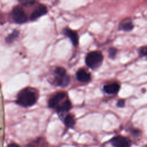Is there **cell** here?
<instances>
[{"label": "cell", "instance_id": "cell-15", "mask_svg": "<svg viewBox=\"0 0 147 147\" xmlns=\"http://www.w3.org/2000/svg\"><path fill=\"white\" fill-rule=\"evenodd\" d=\"M117 52V50L116 48L114 47L110 48L109 49V56L111 59H114L116 56Z\"/></svg>", "mask_w": 147, "mask_h": 147}, {"label": "cell", "instance_id": "cell-6", "mask_svg": "<svg viewBox=\"0 0 147 147\" xmlns=\"http://www.w3.org/2000/svg\"><path fill=\"white\" fill-rule=\"evenodd\" d=\"M111 142L114 147H130V146L129 139L121 136L114 137Z\"/></svg>", "mask_w": 147, "mask_h": 147}, {"label": "cell", "instance_id": "cell-18", "mask_svg": "<svg viewBox=\"0 0 147 147\" xmlns=\"http://www.w3.org/2000/svg\"><path fill=\"white\" fill-rule=\"evenodd\" d=\"M7 147H20V146L18 144H17L12 143V144H9Z\"/></svg>", "mask_w": 147, "mask_h": 147}, {"label": "cell", "instance_id": "cell-17", "mask_svg": "<svg viewBox=\"0 0 147 147\" xmlns=\"http://www.w3.org/2000/svg\"><path fill=\"white\" fill-rule=\"evenodd\" d=\"M125 104V100H123V99H119V100L118 101V102H117V106L119 107H122L124 106Z\"/></svg>", "mask_w": 147, "mask_h": 147}, {"label": "cell", "instance_id": "cell-10", "mask_svg": "<svg viewBox=\"0 0 147 147\" xmlns=\"http://www.w3.org/2000/svg\"><path fill=\"white\" fill-rule=\"evenodd\" d=\"M119 86L117 83H112L105 84L103 86V91L109 94H114L118 92Z\"/></svg>", "mask_w": 147, "mask_h": 147}, {"label": "cell", "instance_id": "cell-14", "mask_svg": "<svg viewBox=\"0 0 147 147\" xmlns=\"http://www.w3.org/2000/svg\"><path fill=\"white\" fill-rule=\"evenodd\" d=\"M19 32L18 30H14L11 33L9 34L6 38V41L8 43L12 42L16 38H17L19 35Z\"/></svg>", "mask_w": 147, "mask_h": 147}, {"label": "cell", "instance_id": "cell-8", "mask_svg": "<svg viewBox=\"0 0 147 147\" xmlns=\"http://www.w3.org/2000/svg\"><path fill=\"white\" fill-rule=\"evenodd\" d=\"M63 33L71 40L74 46L78 45L79 42V36L76 32L66 28L64 29Z\"/></svg>", "mask_w": 147, "mask_h": 147}, {"label": "cell", "instance_id": "cell-9", "mask_svg": "<svg viewBox=\"0 0 147 147\" xmlns=\"http://www.w3.org/2000/svg\"><path fill=\"white\" fill-rule=\"evenodd\" d=\"M76 79L80 82H88L91 80V75L84 69H79L76 74Z\"/></svg>", "mask_w": 147, "mask_h": 147}, {"label": "cell", "instance_id": "cell-5", "mask_svg": "<svg viewBox=\"0 0 147 147\" xmlns=\"http://www.w3.org/2000/svg\"><path fill=\"white\" fill-rule=\"evenodd\" d=\"M67 94L65 92H59L52 96L48 100V106L50 108L55 109L62 102L65 97Z\"/></svg>", "mask_w": 147, "mask_h": 147}, {"label": "cell", "instance_id": "cell-4", "mask_svg": "<svg viewBox=\"0 0 147 147\" xmlns=\"http://www.w3.org/2000/svg\"><path fill=\"white\" fill-rule=\"evenodd\" d=\"M11 16L16 23L23 24L28 21V16L24 10L20 6L13 8L11 13Z\"/></svg>", "mask_w": 147, "mask_h": 147}, {"label": "cell", "instance_id": "cell-7", "mask_svg": "<svg viewBox=\"0 0 147 147\" xmlns=\"http://www.w3.org/2000/svg\"><path fill=\"white\" fill-rule=\"evenodd\" d=\"M47 13V7L44 5L40 4L32 13L30 16V20L31 21L36 20L38 18L40 17L41 16L45 15Z\"/></svg>", "mask_w": 147, "mask_h": 147}, {"label": "cell", "instance_id": "cell-16", "mask_svg": "<svg viewBox=\"0 0 147 147\" xmlns=\"http://www.w3.org/2000/svg\"><path fill=\"white\" fill-rule=\"evenodd\" d=\"M139 53L140 56H147V47H142L140 49Z\"/></svg>", "mask_w": 147, "mask_h": 147}, {"label": "cell", "instance_id": "cell-13", "mask_svg": "<svg viewBox=\"0 0 147 147\" xmlns=\"http://www.w3.org/2000/svg\"><path fill=\"white\" fill-rule=\"evenodd\" d=\"M64 122L65 125L68 127V128H73L74 126L75 125V120L74 117L71 115V114H68L67 115L65 116Z\"/></svg>", "mask_w": 147, "mask_h": 147}, {"label": "cell", "instance_id": "cell-11", "mask_svg": "<svg viewBox=\"0 0 147 147\" xmlns=\"http://www.w3.org/2000/svg\"><path fill=\"white\" fill-rule=\"evenodd\" d=\"M72 107L71 103L69 100H65L60 104L56 109V111L57 113H64L69 111Z\"/></svg>", "mask_w": 147, "mask_h": 147}, {"label": "cell", "instance_id": "cell-1", "mask_svg": "<svg viewBox=\"0 0 147 147\" xmlns=\"http://www.w3.org/2000/svg\"><path fill=\"white\" fill-rule=\"evenodd\" d=\"M38 96V92L36 88L30 87H26L18 94L16 103L24 107H30L37 102Z\"/></svg>", "mask_w": 147, "mask_h": 147}, {"label": "cell", "instance_id": "cell-12", "mask_svg": "<svg viewBox=\"0 0 147 147\" xmlns=\"http://www.w3.org/2000/svg\"><path fill=\"white\" fill-rule=\"evenodd\" d=\"M134 25L131 21H125L121 22L119 28L123 31H130L133 29Z\"/></svg>", "mask_w": 147, "mask_h": 147}, {"label": "cell", "instance_id": "cell-2", "mask_svg": "<svg viewBox=\"0 0 147 147\" xmlns=\"http://www.w3.org/2000/svg\"><path fill=\"white\" fill-rule=\"evenodd\" d=\"M103 57L101 52L98 51H91L86 56L85 62L87 66L92 69H95L102 64Z\"/></svg>", "mask_w": 147, "mask_h": 147}, {"label": "cell", "instance_id": "cell-3", "mask_svg": "<svg viewBox=\"0 0 147 147\" xmlns=\"http://www.w3.org/2000/svg\"><path fill=\"white\" fill-rule=\"evenodd\" d=\"M53 74L54 82L56 85L61 87H65L68 86L70 83V79L63 67H56Z\"/></svg>", "mask_w": 147, "mask_h": 147}]
</instances>
